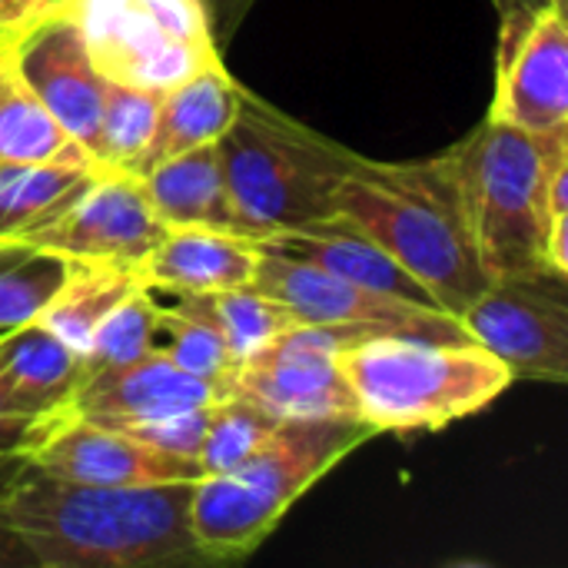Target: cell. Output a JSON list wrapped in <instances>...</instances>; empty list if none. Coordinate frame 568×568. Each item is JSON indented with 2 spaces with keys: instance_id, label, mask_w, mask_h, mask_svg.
Segmentation results:
<instances>
[{
  "instance_id": "cell-34",
  "label": "cell",
  "mask_w": 568,
  "mask_h": 568,
  "mask_svg": "<svg viewBox=\"0 0 568 568\" xmlns=\"http://www.w3.org/2000/svg\"><path fill=\"white\" fill-rule=\"evenodd\" d=\"M253 3H256V0H203L206 17H210V30H213V40L220 43V50L233 40V33L240 30L246 10H250Z\"/></svg>"
},
{
  "instance_id": "cell-5",
  "label": "cell",
  "mask_w": 568,
  "mask_h": 568,
  "mask_svg": "<svg viewBox=\"0 0 568 568\" xmlns=\"http://www.w3.org/2000/svg\"><path fill=\"white\" fill-rule=\"evenodd\" d=\"M356 413L379 433L443 429L493 406L516 379L476 343L363 336L339 353Z\"/></svg>"
},
{
  "instance_id": "cell-3",
  "label": "cell",
  "mask_w": 568,
  "mask_h": 568,
  "mask_svg": "<svg viewBox=\"0 0 568 568\" xmlns=\"http://www.w3.org/2000/svg\"><path fill=\"white\" fill-rule=\"evenodd\" d=\"M373 436L363 419H280L240 466L196 479L190 529L203 559L256 552L293 503Z\"/></svg>"
},
{
  "instance_id": "cell-12",
  "label": "cell",
  "mask_w": 568,
  "mask_h": 568,
  "mask_svg": "<svg viewBox=\"0 0 568 568\" xmlns=\"http://www.w3.org/2000/svg\"><path fill=\"white\" fill-rule=\"evenodd\" d=\"M7 53L33 90V97L50 110V116L93 153L106 77L93 63L80 27L63 17H43L7 43Z\"/></svg>"
},
{
  "instance_id": "cell-16",
  "label": "cell",
  "mask_w": 568,
  "mask_h": 568,
  "mask_svg": "<svg viewBox=\"0 0 568 568\" xmlns=\"http://www.w3.org/2000/svg\"><path fill=\"white\" fill-rule=\"evenodd\" d=\"M216 399V383L200 379L173 366L160 349L133 359L126 366L97 373L67 399L73 416H163L180 409L210 406Z\"/></svg>"
},
{
  "instance_id": "cell-22",
  "label": "cell",
  "mask_w": 568,
  "mask_h": 568,
  "mask_svg": "<svg viewBox=\"0 0 568 568\" xmlns=\"http://www.w3.org/2000/svg\"><path fill=\"white\" fill-rule=\"evenodd\" d=\"M93 173L77 163H0V240L47 223Z\"/></svg>"
},
{
  "instance_id": "cell-27",
  "label": "cell",
  "mask_w": 568,
  "mask_h": 568,
  "mask_svg": "<svg viewBox=\"0 0 568 568\" xmlns=\"http://www.w3.org/2000/svg\"><path fill=\"white\" fill-rule=\"evenodd\" d=\"M280 419L260 413L256 406L233 399V396H216L206 409V429H203V446H200V469L203 476H220L240 466L276 426Z\"/></svg>"
},
{
  "instance_id": "cell-2",
  "label": "cell",
  "mask_w": 568,
  "mask_h": 568,
  "mask_svg": "<svg viewBox=\"0 0 568 568\" xmlns=\"http://www.w3.org/2000/svg\"><path fill=\"white\" fill-rule=\"evenodd\" d=\"M333 216L376 240L449 316H463L489 286L449 153L406 163L353 153L333 193Z\"/></svg>"
},
{
  "instance_id": "cell-30",
  "label": "cell",
  "mask_w": 568,
  "mask_h": 568,
  "mask_svg": "<svg viewBox=\"0 0 568 568\" xmlns=\"http://www.w3.org/2000/svg\"><path fill=\"white\" fill-rule=\"evenodd\" d=\"M133 13H140L146 23H153L160 33L193 43V47H216L213 30H210V17L203 0H130Z\"/></svg>"
},
{
  "instance_id": "cell-23",
  "label": "cell",
  "mask_w": 568,
  "mask_h": 568,
  "mask_svg": "<svg viewBox=\"0 0 568 568\" xmlns=\"http://www.w3.org/2000/svg\"><path fill=\"white\" fill-rule=\"evenodd\" d=\"M160 336H163V306L153 303L146 286H140L93 329L87 349L80 353V383L97 373L143 359L146 353H156Z\"/></svg>"
},
{
  "instance_id": "cell-20",
  "label": "cell",
  "mask_w": 568,
  "mask_h": 568,
  "mask_svg": "<svg viewBox=\"0 0 568 568\" xmlns=\"http://www.w3.org/2000/svg\"><path fill=\"white\" fill-rule=\"evenodd\" d=\"M0 163H77L93 166L90 153L50 116L33 90L0 50Z\"/></svg>"
},
{
  "instance_id": "cell-6",
  "label": "cell",
  "mask_w": 568,
  "mask_h": 568,
  "mask_svg": "<svg viewBox=\"0 0 568 568\" xmlns=\"http://www.w3.org/2000/svg\"><path fill=\"white\" fill-rule=\"evenodd\" d=\"M562 150H568V126L529 133L489 113L463 143L446 150L489 283L549 270L542 246L556 223L549 226L546 213V176Z\"/></svg>"
},
{
  "instance_id": "cell-24",
  "label": "cell",
  "mask_w": 568,
  "mask_h": 568,
  "mask_svg": "<svg viewBox=\"0 0 568 568\" xmlns=\"http://www.w3.org/2000/svg\"><path fill=\"white\" fill-rule=\"evenodd\" d=\"M156 110H160V93L120 80H106L97 143L90 153L93 166L130 173V166L140 160V153L146 150L156 130Z\"/></svg>"
},
{
  "instance_id": "cell-15",
  "label": "cell",
  "mask_w": 568,
  "mask_h": 568,
  "mask_svg": "<svg viewBox=\"0 0 568 568\" xmlns=\"http://www.w3.org/2000/svg\"><path fill=\"white\" fill-rule=\"evenodd\" d=\"M260 243H270L296 260H306V263H313L326 273H336L349 283H359L366 290H376V293H386V296H396V300H406L416 306L439 310L436 300L426 293V286L403 263H396L376 240H369L359 226H353L343 216H326V220L276 233Z\"/></svg>"
},
{
  "instance_id": "cell-26",
  "label": "cell",
  "mask_w": 568,
  "mask_h": 568,
  "mask_svg": "<svg viewBox=\"0 0 568 568\" xmlns=\"http://www.w3.org/2000/svg\"><path fill=\"white\" fill-rule=\"evenodd\" d=\"M203 303H206L210 316L216 320V326L226 339L233 366L243 363L246 356H253L256 349H263L280 333L300 326V320L290 306H283L280 300H273L270 293H263L256 286L206 293Z\"/></svg>"
},
{
  "instance_id": "cell-4",
  "label": "cell",
  "mask_w": 568,
  "mask_h": 568,
  "mask_svg": "<svg viewBox=\"0 0 568 568\" xmlns=\"http://www.w3.org/2000/svg\"><path fill=\"white\" fill-rule=\"evenodd\" d=\"M233 233L270 240L333 216V193L353 150L303 126L243 90L233 123L216 140Z\"/></svg>"
},
{
  "instance_id": "cell-14",
  "label": "cell",
  "mask_w": 568,
  "mask_h": 568,
  "mask_svg": "<svg viewBox=\"0 0 568 568\" xmlns=\"http://www.w3.org/2000/svg\"><path fill=\"white\" fill-rule=\"evenodd\" d=\"M260 263V243L226 230L176 226L136 263V276L146 290H166L173 296H206L220 290L250 286Z\"/></svg>"
},
{
  "instance_id": "cell-18",
  "label": "cell",
  "mask_w": 568,
  "mask_h": 568,
  "mask_svg": "<svg viewBox=\"0 0 568 568\" xmlns=\"http://www.w3.org/2000/svg\"><path fill=\"white\" fill-rule=\"evenodd\" d=\"M140 180L156 220L166 230L203 226V230L233 233V206H230L216 143L183 150L146 170Z\"/></svg>"
},
{
  "instance_id": "cell-8",
  "label": "cell",
  "mask_w": 568,
  "mask_h": 568,
  "mask_svg": "<svg viewBox=\"0 0 568 568\" xmlns=\"http://www.w3.org/2000/svg\"><path fill=\"white\" fill-rule=\"evenodd\" d=\"M363 336L346 329L300 323L263 349L236 363L216 396H233L273 419H359L339 353Z\"/></svg>"
},
{
  "instance_id": "cell-21",
  "label": "cell",
  "mask_w": 568,
  "mask_h": 568,
  "mask_svg": "<svg viewBox=\"0 0 568 568\" xmlns=\"http://www.w3.org/2000/svg\"><path fill=\"white\" fill-rule=\"evenodd\" d=\"M0 373L37 413H57L80 383V353L40 323H27L0 333Z\"/></svg>"
},
{
  "instance_id": "cell-19",
  "label": "cell",
  "mask_w": 568,
  "mask_h": 568,
  "mask_svg": "<svg viewBox=\"0 0 568 568\" xmlns=\"http://www.w3.org/2000/svg\"><path fill=\"white\" fill-rule=\"evenodd\" d=\"M143 283L126 263H67V276L37 316L43 329L83 353L93 329Z\"/></svg>"
},
{
  "instance_id": "cell-29",
  "label": "cell",
  "mask_w": 568,
  "mask_h": 568,
  "mask_svg": "<svg viewBox=\"0 0 568 568\" xmlns=\"http://www.w3.org/2000/svg\"><path fill=\"white\" fill-rule=\"evenodd\" d=\"M206 409H180V413H163V416H93V423L116 429L143 446H153L160 453L180 456V459H196L203 446V429H206ZM90 419V416H87Z\"/></svg>"
},
{
  "instance_id": "cell-17",
  "label": "cell",
  "mask_w": 568,
  "mask_h": 568,
  "mask_svg": "<svg viewBox=\"0 0 568 568\" xmlns=\"http://www.w3.org/2000/svg\"><path fill=\"white\" fill-rule=\"evenodd\" d=\"M243 87L226 73L223 57L206 60L200 70H193L186 80L160 93V110H156V130L140 153V160L130 166L133 176H143L156 163L203 146L216 143L223 130L233 123L240 110Z\"/></svg>"
},
{
  "instance_id": "cell-25",
  "label": "cell",
  "mask_w": 568,
  "mask_h": 568,
  "mask_svg": "<svg viewBox=\"0 0 568 568\" xmlns=\"http://www.w3.org/2000/svg\"><path fill=\"white\" fill-rule=\"evenodd\" d=\"M160 353L183 373L210 383H220L233 369L226 339L210 316L203 296H176L173 306H163Z\"/></svg>"
},
{
  "instance_id": "cell-9",
  "label": "cell",
  "mask_w": 568,
  "mask_h": 568,
  "mask_svg": "<svg viewBox=\"0 0 568 568\" xmlns=\"http://www.w3.org/2000/svg\"><path fill=\"white\" fill-rule=\"evenodd\" d=\"M476 346L503 359L513 379H568V276L552 270L493 280L466 310Z\"/></svg>"
},
{
  "instance_id": "cell-37",
  "label": "cell",
  "mask_w": 568,
  "mask_h": 568,
  "mask_svg": "<svg viewBox=\"0 0 568 568\" xmlns=\"http://www.w3.org/2000/svg\"><path fill=\"white\" fill-rule=\"evenodd\" d=\"M27 253V246L23 243H17V240H0V270L3 266H10L17 256H23Z\"/></svg>"
},
{
  "instance_id": "cell-32",
  "label": "cell",
  "mask_w": 568,
  "mask_h": 568,
  "mask_svg": "<svg viewBox=\"0 0 568 568\" xmlns=\"http://www.w3.org/2000/svg\"><path fill=\"white\" fill-rule=\"evenodd\" d=\"M60 7L63 0H0V50L37 20L60 13Z\"/></svg>"
},
{
  "instance_id": "cell-7",
  "label": "cell",
  "mask_w": 568,
  "mask_h": 568,
  "mask_svg": "<svg viewBox=\"0 0 568 568\" xmlns=\"http://www.w3.org/2000/svg\"><path fill=\"white\" fill-rule=\"evenodd\" d=\"M250 286L290 306L300 323L333 326L353 336H416L436 343H473L459 316L366 290L270 243H260V263Z\"/></svg>"
},
{
  "instance_id": "cell-35",
  "label": "cell",
  "mask_w": 568,
  "mask_h": 568,
  "mask_svg": "<svg viewBox=\"0 0 568 568\" xmlns=\"http://www.w3.org/2000/svg\"><path fill=\"white\" fill-rule=\"evenodd\" d=\"M0 568H37L27 546L3 526H0Z\"/></svg>"
},
{
  "instance_id": "cell-1",
  "label": "cell",
  "mask_w": 568,
  "mask_h": 568,
  "mask_svg": "<svg viewBox=\"0 0 568 568\" xmlns=\"http://www.w3.org/2000/svg\"><path fill=\"white\" fill-rule=\"evenodd\" d=\"M196 483L83 486L20 469L0 496L10 529L37 568H163L206 562L190 529Z\"/></svg>"
},
{
  "instance_id": "cell-11",
  "label": "cell",
  "mask_w": 568,
  "mask_h": 568,
  "mask_svg": "<svg viewBox=\"0 0 568 568\" xmlns=\"http://www.w3.org/2000/svg\"><path fill=\"white\" fill-rule=\"evenodd\" d=\"M27 459L47 476L83 486H153L203 479L196 459H180L143 446L87 416H73L67 406L53 416Z\"/></svg>"
},
{
  "instance_id": "cell-36",
  "label": "cell",
  "mask_w": 568,
  "mask_h": 568,
  "mask_svg": "<svg viewBox=\"0 0 568 568\" xmlns=\"http://www.w3.org/2000/svg\"><path fill=\"white\" fill-rule=\"evenodd\" d=\"M10 416H43V413H37L0 373V419H10Z\"/></svg>"
},
{
  "instance_id": "cell-13",
  "label": "cell",
  "mask_w": 568,
  "mask_h": 568,
  "mask_svg": "<svg viewBox=\"0 0 568 568\" xmlns=\"http://www.w3.org/2000/svg\"><path fill=\"white\" fill-rule=\"evenodd\" d=\"M568 0H549L499 53V83L489 116L529 133L568 126Z\"/></svg>"
},
{
  "instance_id": "cell-33",
  "label": "cell",
  "mask_w": 568,
  "mask_h": 568,
  "mask_svg": "<svg viewBox=\"0 0 568 568\" xmlns=\"http://www.w3.org/2000/svg\"><path fill=\"white\" fill-rule=\"evenodd\" d=\"M549 0H493L499 10V53H506Z\"/></svg>"
},
{
  "instance_id": "cell-28",
  "label": "cell",
  "mask_w": 568,
  "mask_h": 568,
  "mask_svg": "<svg viewBox=\"0 0 568 568\" xmlns=\"http://www.w3.org/2000/svg\"><path fill=\"white\" fill-rule=\"evenodd\" d=\"M67 276V260L30 250L0 270V333L37 323L50 296Z\"/></svg>"
},
{
  "instance_id": "cell-31",
  "label": "cell",
  "mask_w": 568,
  "mask_h": 568,
  "mask_svg": "<svg viewBox=\"0 0 568 568\" xmlns=\"http://www.w3.org/2000/svg\"><path fill=\"white\" fill-rule=\"evenodd\" d=\"M57 413H60V409H57ZM57 413L0 419V496H3V493L10 489V483L20 476V469L27 466V453L33 449V443L43 436V429L53 423Z\"/></svg>"
},
{
  "instance_id": "cell-10",
  "label": "cell",
  "mask_w": 568,
  "mask_h": 568,
  "mask_svg": "<svg viewBox=\"0 0 568 568\" xmlns=\"http://www.w3.org/2000/svg\"><path fill=\"white\" fill-rule=\"evenodd\" d=\"M163 233L166 226L156 220L140 176L93 166L87 183L53 216L17 243L67 263L136 266Z\"/></svg>"
}]
</instances>
